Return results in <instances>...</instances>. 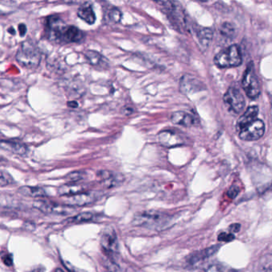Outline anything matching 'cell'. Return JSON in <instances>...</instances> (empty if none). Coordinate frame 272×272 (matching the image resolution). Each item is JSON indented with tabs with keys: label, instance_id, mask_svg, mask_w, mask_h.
Listing matches in <instances>:
<instances>
[{
	"label": "cell",
	"instance_id": "6da1fadb",
	"mask_svg": "<svg viewBox=\"0 0 272 272\" xmlns=\"http://www.w3.org/2000/svg\"><path fill=\"white\" fill-rule=\"evenodd\" d=\"M174 221V216L170 214L149 210L136 214L133 219V224L148 229L163 231L170 228Z\"/></svg>",
	"mask_w": 272,
	"mask_h": 272
},
{
	"label": "cell",
	"instance_id": "7a4b0ae2",
	"mask_svg": "<svg viewBox=\"0 0 272 272\" xmlns=\"http://www.w3.org/2000/svg\"><path fill=\"white\" fill-rule=\"evenodd\" d=\"M41 53L37 45L30 39L23 41L19 45L15 59L18 64L28 70H35L41 63Z\"/></svg>",
	"mask_w": 272,
	"mask_h": 272
},
{
	"label": "cell",
	"instance_id": "3957f363",
	"mask_svg": "<svg viewBox=\"0 0 272 272\" xmlns=\"http://www.w3.org/2000/svg\"><path fill=\"white\" fill-rule=\"evenodd\" d=\"M214 63L220 68L238 67L242 63L240 47L237 45H232L218 53L214 58Z\"/></svg>",
	"mask_w": 272,
	"mask_h": 272
},
{
	"label": "cell",
	"instance_id": "277c9868",
	"mask_svg": "<svg viewBox=\"0 0 272 272\" xmlns=\"http://www.w3.org/2000/svg\"><path fill=\"white\" fill-rule=\"evenodd\" d=\"M67 23L59 15H50L46 18L45 29L50 40L57 43H63V34L67 28Z\"/></svg>",
	"mask_w": 272,
	"mask_h": 272
},
{
	"label": "cell",
	"instance_id": "5b68a950",
	"mask_svg": "<svg viewBox=\"0 0 272 272\" xmlns=\"http://www.w3.org/2000/svg\"><path fill=\"white\" fill-rule=\"evenodd\" d=\"M242 87L244 88L247 96L250 98L254 99L258 97L260 93V82L256 76L254 71V67L251 63L246 69L243 78Z\"/></svg>",
	"mask_w": 272,
	"mask_h": 272
},
{
	"label": "cell",
	"instance_id": "8992f818",
	"mask_svg": "<svg viewBox=\"0 0 272 272\" xmlns=\"http://www.w3.org/2000/svg\"><path fill=\"white\" fill-rule=\"evenodd\" d=\"M34 208L40 210L41 212L45 213L60 215V216H70L75 213L76 210L74 207L67 205V204H56L51 202L38 200L34 204Z\"/></svg>",
	"mask_w": 272,
	"mask_h": 272
},
{
	"label": "cell",
	"instance_id": "52a82bcc",
	"mask_svg": "<svg viewBox=\"0 0 272 272\" xmlns=\"http://www.w3.org/2000/svg\"><path fill=\"white\" fill-rule=\"evenodd\" d=\"M265 125L262 120L256 119L240 130L239 137L243 141H257L264 136Z\"/></svg>",
	"mask_w": 272,
	"mask_h": 272
},
{
	"label": "cell",
	"instance_id": "ba28073f",
	"mask_svg": "<svg viewBox=\"0 0 272 272\" xmlns=\"http://www.w3.org/2000/svg\"><path fill=\"white\" fill-rule=\"evenodd\" d=\"M224 101L225 105L228 107L230 110H232L236 114L241 113L245 106V100L242 93L239 90L231 87L224 93Z\"/></svg>",
	"mask_w": 272,
	"mask_h": 272
},
{
	"label": "cell",
	"instance_id": "9c48e42d",
	"mask_svg": "<svg viewBox=\"0 0 272 272\" xmlns=\"http://www.w3.org/2000/svg\"><path fill=\"white\" fill-rule=\"evenodd\" d=\"M100 244L107 254L113 255L118 252V240L113 228L109 227L103 230L100 238Z\"/></svg>",
	"mask_w": 272,
	"mask_h": 272
},
{
	"label": "cell",
	"instance_id": "30bf717a",
	"mask_svg": "<svg viewBox=\"0 0 272 272\" xmlns=\"http://www.w3.org/2000/svg\"><path fill=\"white\" fill-rule=\"evenodd\" d=\"M97 199V194L93 191H83L75 196L64 198L65 204L71 207H83L93 204Z\"/></svg>",
	"mask_w": 272,
	"mask_h": 272
},
{
	"label": "cell",
	"instance_id": "8fae6325",
	"mask_svg": "<svg viewBox=\"0 0 272 272\" xmlns=\"http://www.w3.org/2000/svg\"><path fill=\"white\" fill-rule=\"evenodd\" d=\"M220 248V245H214L210 248H205L204 250L194 252L187 257V264L191 266H197L199 264H201L202 263H204L206 260L211 258L214 255L216 254V252L219 251Z\"/></svg>",
	"mask_w": 272,
	"mask_h": 272
},
{
	"label": "cell",
	"instance_id": "7c38bea8",
	"mask_svg": "<svg viewBox=\"0 0 272 272\" xmlns=\"http://www.w3.org/2000/svg\"><path fill=\"white\" fill-rule=\"evenodd\" d=\"M0 148L17 155H26L28 148L23 142L17 139H7L0 141Z\"/></svg>",
	"mask_w": 272,
	"mask_h": 272
},
{
	"label": "cell",
	"instance_id": "4fadbf2b",
	"mask_svg": "<svg viewBox=\"0 0 272 272\" xmlns=\"http://www.w3.org/2000/svg\"><path fill=\"white\" fill-rule=\"evenodd\" d=\"M158 140L160 143L167 148L177 147L183 144V139L175 132L166 130L159 133Z\"/></svg>",
	"mask_w": 272,
	"mask_h": 272
},
{
	"label": "cell",
	"instance_id": "5bb4252c",
	"mask_svg": "<svg viewBox=\"0 0 272 272\" xmlns=\"http://www.w3.org/2000/svg\"><path fill=\"white\" fill-rule=\"evenodd\" d=\"M202 83L192 76H183L181 81V91L184 94L201 91Z\"/></svg>",
	"mask_w": 272,
	"mask_h": 272
},
{
	"label": "cell",
	"instance_id": "9a60e30c",
	"mask_svg": "<svg viewBox=\"0 0 272 272\" xmlns=\"http://www.w3.org/2000/svg\"><path fill=\"white\" fill-rule=\"evenodd\" d=\"M84 39V33L77 26H67L63 34V43H79Z\"/></svg>",
	"mask_w": 272,
	"mask_h": 272
},
{
	"label": "cell",
	"instance_id": "2e32d148",
	"mask_svg": "<svg viewBox=\"0 0 272 272\" xmlns=\"http://www.w3.org/2000/svg\"><path fill=\"white\" fill-rule=\"evenodd\" d=\"M171 121L175 125H181L184 127H190L196 124L195 117L183 111H178L173 113Z\"/></svg>",
	"mask_w": 272,
	"mask_h": 272
},
{
	"label": "cell",
	"instance_id": "e0dca14e",
	"mask_svg": "<svg viewBox=\"0 0 272 272\" xmlns=\"http://www.w3.org/2000/svg\"><path fill=\"white\" fill-rule=\"evenodd\" d=\"M77 14L79 18L88 24L93 25L96 22L94 10H93V6L90 2H85L82 6H79Z\"/></svg>",
	"mask_w": 272,
	"mask_h": 272
},
{
	"label": "cell",
	"instance_id": "ac0fdd59",
	"mask_svg": "<svg viewBox=\"0 0 272 272\" xmlns=\"http://www.w3.org/2000/svg\"><path fill=\"white\" fill-rule=\"evenodd\" d=\"M259 113L258 106H250L247 109L246 112L239 118L237 122V129L241 130L243 128L245 127L248 124H250L252 121H255Z\"/></svg>",
	"mask_w": 272,
	"mask_h": 272
},
{
	"label": "cell",
	"instance_id": "d6986e66",
	"mask_svg": "<svg viewBox=\"0 0 272 272\" xmlns=\"http://www.w3.org/2000/svg\"><path fill=\"white\" fill-rule=\"evenodd\" d=\"M85 191V188L82 184L78 183H68L60 186L58 190L59 196H75L76 194L81 193Z\"/></svg>",
	"mask_w": 272,
	"mask_h": 272
},
{
	"label": "cell",
	"instance_id": "ffe728a7",
	"mask_svg": "<svg viewBox=\"0 0 272 272\" xmlns=\"http://www.w3.org/2000/svg\"><path fill=\"white\" fill-rule=\"evenodd\" d=\"M212 36H213V32L210 28L203 27V28H200V30H198V41H199V43H200V47H201L203 51H205L209 47L210 43H211L212 39Z\"/></svg>",
	"mask_w": 272,
	"mask_h": 272
},
{
	"label": "cell",
	"instance_id": "44dd1931",
	"mask_svg": "<svg viewBox=\"0 0 272 272\" xmlns=\"http://www.w3.org/2000/svg\"><path fill=\"white\" fill-rule=\"evenodd\" d=\"M23 196L33 198H42L47 196V191L44 188L40 187H32V186H23L19 189Z\"/></svg>",
	"mask_w": 272,
	"mask_h": 272
},
{
	"label": "cell",
	"instance_id": "7402d4cb",
	"mask_svg": "<svg viewBox=\"0 0 272 272\" xmlns=\"http://www.w3.org/2000/svg\"><path fill=\"white\" fill-rule=\"evenodd\" d=\"M86 59L89 62L90 64L94 67H103L106 64V60L105 57L101 55L100 53L95 51H87L85 54Z\"/></svg>",
	"mask_w": 272,
	"mask_h": 272
},
{
	"label": "cell",
	"instance_id": "603a6c76",
	"mask_svg": "<svg viewBox=\"0 0 272 272\" xmlns=\"http://www.w3.org/2000/svg\"><path fill=\"white\" fill-rule=\"evenodd\" d=\"M18 8V4L14 1L10 0H0V14L6 15L12 14Z\"/></svg>",
	"mask_w": 272,
	"mask_h": 272
},
{
	"label": "cell",
	"instance_id": "cb8c5ba5",
	"mask_svg": "<svg viewBox=\"0 0 272 272\" xmlns=\"http://www.w3.org/2000/svg\"><path fill=\"white\" fill-rule=\"evenodd\" d=\"M99 176L101 177V179L105 181L107 184H109V186H114L116 184H118L120 182L119 177L115 176L114 174H112L110 172L102 171L99 174Z\"/></svg>",
	"mask_w": 272,
	"mask_h": 272
},
{
	"label": "cell",
	"instance_id": "d4e9b609",
	"mask_svg": "<svg viewBox=\"0 0 272 272\" xmlns=\"http://www.w3.org/2000/svg\"><path fill=\"white\" fill-rule=\"evenodd\" d=\"M272 255L267 254L260 260L259 270L260 272H272Z\"/></svg>",
	"mask_w": 272,
	"mask_h": 272
},
{
	"label": "cell",
	"instance_id": "484cf974",
	"mask_svg": "<svg viewBox=\"0 0 272 272\" xmlns=\"http://www.w3.org/2000/svg\"><path fill=\"white\" fill-rule=\"evenodd\" d=\"M94 219V215L91 212H84V213L79 214L74 217L71 218V221L75 224L80 223H86V222L92 221Z\"/></svg>",
	"mask_w": 272,
	"mask_h": 272
},
{
	"label": "cell",
	"instance_id": "4316f807",
	"mask_svg": "<svg viewBox=\"0 0 272 272\" xmlns=\"http://www.w3.org/2000/svg\"><path fill=\"white\" fill-rule=\"evenodd\" d=\"M220 34L223 36L226 37V38H233L235 35V27L233 25L231 24L230 22H224L223 24L220 26Z\"/></svg>",
	"mask_w": 272,
	"mask_h": 272
},
{
	"label": "cell",
	"instance_id": "83f0119b",
	"mask_svg": "<svg viewBox=\"0 0 272 272\" xmlns=\"http://www.w3.org/2000/svg\"><path fill=\"white\" fill-rule=\"evenodd\" d=\"M86 174L83 171L72 172L66 177V180L69 183H78L85 179Z\"/></svg>",
	"mask_w": 272,
	"mask_h": 272
},
{
	"label": "cell",
	"instance_id": "f1b7e54d",
	"mask_svg": "<svg viewBox=\"0 0 272 272\" xmlns=\"http://www.w3.org/2000/svg\"><path fill=\"white\" fill-rule=\"evenodd\" d=\"M205 272H233V269L228 265L216 264L210 265Z\"/></svg>",
	"mask_w": 272,
	"mask_h": 272
},
{
	"label": "cell",
	"instance_id": "f546056e",
	"mask_svg": "<svg viewBox=\"0 0 272 272\" xmlns=\"http://www.w3.org/2000/svg\"><path fill=\"white\" fill-rule=\"evenodd\" d=\"M122 18V13L119 9L117 7H112L108 12V18L110 22L113 23H118L121 22Z\"/></svg>",
	"mask_w": 272,
	"mask_h": 272
},
{
	"label": "cell",
	"instance_id": "4dcf8cb0",
	"mask_svg": "<svg viewBox=\"0 0 272 272\" xmlns=\"http://www.w3.org/2000/svg\"><path fill=\"white\" fill-rule=\"evenodd\" d=\"M14 182V180L10 174L6 172L0 171V187L9 185Z\"/></svg>",
	"mask_w": 272,
	"mask_h": 272
},
{
	"label": "cell",
	"instance_id": "1f68e13d",
	"mask_svg": "<svg viewBox=\"0 0 272 272\" xmlns=\"http://www.w3.org/2000/svg\"><path fill=\"white\" fill-rule=\"evenodd\" d=\"M235 236L232 233H226V232H222L218 236V240L222 242H231L232 240H234Z\"/></svg>",
	"mask_w": 272,
	"mask_h": 272
},
{
	"label": "cell",
	"instance_id": "d6a6232c",
	"mask_svg": "<svg viewBox=\"0 0 272 272\" xmlns=\"http://www.w3.org/2000/svg\"><path fill=\"white\" fill-rule=\"evenodd\" d=\"M239 192H240L239 187H236V186H232V187H230L229 190H228V196H229L230 198L233 199V198H236V196H237Z\"/></svg>",
	"mask_w": 272,
	"mask_h": 272
},
{
	"label": "cell",
	"instance_id": "836d02e7",
	"mask_svg": "<svg viewBox=\"0 0 272 272\" xmlns=\"http://www.w3.org/2000/svg\"><path fill=\"white\" fill-rule=\"evenodd\" d=\"M18 31L21 37H24L26 35V31H27V27L24 23H20L18 26Z\"/></svg>",
	"mask_w": 272,
	"mask_h": 272
},
{
	"label": "cell",
	"instance_id": "e575fe53",
	"mask_svg": "<svg viewBox=\"0 0 272 272\" xmlns=\"http://www.w3.org/2000/svg\"><path fill=\"white\" fill-rule=\"evenodd\" d=\"M229 228L230 230L232 231V233H233V232L236 233V232H238L239 231H240V225L239 224H232V225L230 226Z\"/></svg>",
	"mask_w": 272,
	"mask_h": 272
},
{
	"label": "cell",
	"instance_id": "d590c367",
	"mask_svg": "<svg viewBox=\"0 0 272 272\" xmlns=\"http://www.w3.org/2000/svg\"><path fill=\"white\" fill-rule=\"evenodd\" d=\"M4 263L7 266H11L12 264V259H11V256H6L4 258Z\"/></svg>",
	"mask_w": 272,
	"mask_h": 272
},
{
	"label": "cell",
	"instance_id": "8d00e7d4",
	"mask_svg": "<svg viewBox=\"0 0 272 272\" xmlns=\"http://www.w3.org/2000/svg\"><path fill=\"white\" fill-rule=\"evenodd\" d=\"M67 105L69 107H71V108H78L79 107V103L75 101H68Z\"/></svg>",
	"mask_w": 272,
	"mask_h": 272
},
{
	"label": "cell",
	"instance_id": "74e56055",
	"mask_svg": "<svg viewBox=\"0 0 272 272\" xmlns=\"http://www.w3.org/2000/svg\"><path fill=\"white\" fill-rule=\"evenodd\" d=\"M7 31H8L10 34H13V35H14V34H15V30H14L13 27H10V28L7 30Z\"/></svg>",
	"mask_w": 272,
	"mask_h": 272
},
{
	"label": "cell",
	"instance_id": "f35d334b",
	"mask_svg": "<svg viewBox=\"0 0 272 272\" xmlns=\"http://www.w3.org/2000/svg\"><path fill=\"white\" fill-rule=\"evenodd\" d=\"M55 272H63V271L62 270V269H59H59H57V270L55 271Z\"/></svg>",
	"mask_w": 272,
	"mask_h": 272
}]
</instances>
